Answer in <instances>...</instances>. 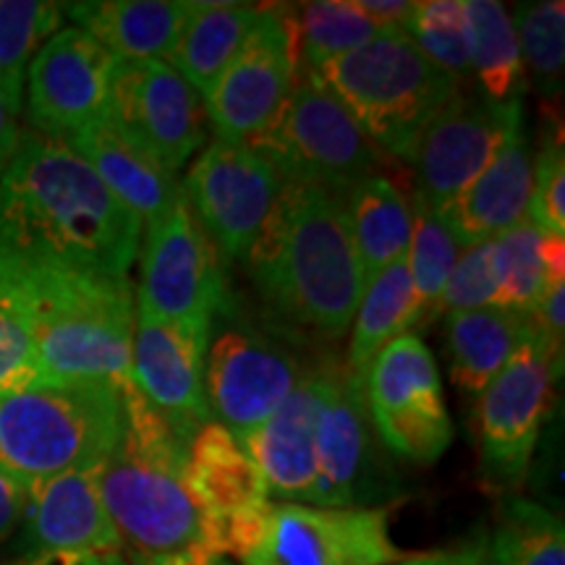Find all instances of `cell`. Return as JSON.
Listing matches in <instances>:
<instances>
[{"label": "cell", "mask_w": 565, "mask_h": 565, "mask_svg": "<svg viewBox=\"0 0 565 565\" xmlns=\"http://www.w3.org/2000/svg\"><path fill=\"white\" fill-rule=\"evenodd\" d=\"M286 183L345 196L377 173L383 152L315 71H299L273 124L249 141Z\"/></svg>", "instance_id": "7"}, {"label": "cell", "mask_w": 565, "mask_h": 565, "mask_svg": "<svg viewBox=\"0 0 565 565\" xmlns=\"http://www.w3.org/2000/svg\"><path fill=\"white\" fill-rule=\"evenodd\" d=\"M356 3L364 17L370 19L380 32H401L414 11V3H408V0H356Z\"/></svg>", "instance_id": "42"}, {"label": "cell", "mask_w": 565, "mask_h": 565, "mask_svg": "<svg viewBox=\"0 0 565 565\" xmlns=\"http://www.w3.org/2000/svg\"><path fill=\"white\" fill-rule=\"evenodd\" d=\"M490 553L498 565H565L563 519L534 500L508 494Z\"/></svg>", "instance_id": "32"}, {"label": "cell", "mask_w": 565, "mask_h": 565, "mask_svg": "<svg viewBox=\"0 0 565 565\" xmlns=\"http://www.w3.org/2000/svg\"><path fill=\"white\" fill-rule=\"evenodd\" d=\"M469 19V74L490 100H521L526 87L524 63L511 11L498 0H463Z\"/></svg>", "instance_id": "30"}, {"label": "cell", "mask_w": 565, "mask_h": 565, "mask_svg": "<svg viewBox=\"0 0 565 565\" xmlns=\"http://www.w3.org/2000/svg\"><path fill=\"white\" fill-rule=\"evenodd\" d=\"M30 484L0 471V545L21 526Z\"/></svg>", "instance_id": "41"}, {"label": "cell", "mask_w": 565, "mask_h": 565, "mask_svg": "<svg viewBox=\"0 0 565 565\" xmlns=\"http://www.w3.org/2000/svg\"><path fill=\"white\" fill-rule=\"evenodd\" d=\"M32 565H129L121 553H105V555H45L30 557Z\"/></svg>", "instance_id": "45"}, {"label": "cell", "mask_w": 565, "mask_h": 565, "mask_svg": "<svg viewBox=\"0 0 565 565\" xmlns=\"http://www.w3.org/2000/svg\"><path fill=\"white\" fill-rule=\"evenodd\" d=\"M412 242H408L406 263L412 275L414 301H416V324L435 320L437 301H440L448 275L454 270L461 246L440 221L433 207L422 200L412 202Z\"/></svg>", "instance_id": "35"}, {"label": "cell", "mask_w": 565, "mask_h": 565, "mask_svg": "<svg viewBox=\"0 0 565 565\" xmlns=\"http://www.w3.org/2000/svg\"><path fill=\"white\" fill-rule=\"evenodd\" d=\"M561 372L563 364L534 330L503 372L479 393V469L492 490L511 494L526 482Z\"/></svg>", "instance_id": "10"}, {"label": "cell", "mask_w": 565, "mask_h": 565, "mask_svg": "<svg viewBox=\"0 0 565 565\" xmlns=\"http://www.w3.org/2000/svg\"><path fill=\"white\" fill-rule=\"evenodd\" d=\"M63 13L118 61L168 58L179 40L186 3L175 0H87Z\"/></svg>", "instance_id": "25"}, {"label": "cell", "mask_w": 565, "mask_h": 565, "mask_svg": "<svg viewBox=\"0 0 565 565\" xmlns=\"http://www.w3.org/2000/svg\"><path fill=\"white\" fill-rule=\"evenodd\" d=\"M204 351L207 343L189 330L137 309L131 383L186 445L212 422L204 393Z\"/></svg>", "instance_id": "20"}, {"label": "cell", "mask_w": 565, "mask_h": 565, "mask_svg": "<svg viewBox=\"0 0 565 565\" xmlns=\"http://www.w3.org/2000/svg\"><path fill=\"white\" fill-rule=\"evenodd\" d=\"M124 435L97 466V487L134 565L210 553L207 521L189 490V445L141 398L124 387ZM217 557V555H215Z\"/></svg>", "instance_id": "3"}, {"label": "cell", "mask_w": 565, "mask_h": 565, "mask_svg": "<svg viewBox=\"0 0 565 565\" xmlns=\"http://www.w3.org/2000/svg\"><path fill=\"white\" fill-rule=\"evenodd\" d=\"M492 267L498 280V307L532 312L550 286L545 233L524 217L492 238Z\"/></svg>", "instance_id": "34"}, {"label": "cell", "mask_w": 565, "mask_h": 565, "mask_svg": "<svg viewBox=\"0 0 565 565\" xmlns=\"http://www.w3.org/2000/svg\"><path fill=\"white\" fill-rule=\"evenodd\" d=\"M445 320L450 374L458 391L471 395L482 393L534 335L532 317L508 307L471 309Z\"/></svg>", "instance_id": "26"}, {"label": "cell", "mask_w": 565, "mask_h": 565, "mask_svg": "<svg viewBox=\"0 0 565 565\" xmlns=\"http://www.w3.org/2000/svg\"><path fill=\"white\" fill-rule=\"evenodd\" d=\"M299 71L294 11L265 6L257 30L202 95L217 139L249 145L263 134L286 105Z\"/></svg>", "instance_id": "12"}, {"label": "cell", "mask_w": 565, "mask_h": 565, "mask_svg": "<svg viewBox=\"0 0 565 565\" xmlns=\"http://www.w3.org/2000/svg\"><path fill=\"white\" fill-rule=\"evenodd\" d=\"M315 487L307 505L380 508L393 494L395 475L374 435L364 380L345 364L315 370Z\"/></svg>", "instance_id": "8"}, {"label": "cell", "mask_w": 565, "mask_h": 565, "mask_svg": "<svg viewBox=\"0 0 565 565\" xmlns=\"http://www.w3.org/2000/svg\"><path fill=\"white\" fill-rule=\"evenodd\" d=\"M68 141L100 175L108 192L139 217L141 228L166 215L183 194L171 168L108 118L87 126Z\"/></svg>", "instance_id": "23"}, {"label": "cell", "mask_w": 565, "mask_h": 565, "mask_svg": "<svg viewBox=\"0 0 565 565\" xmlns=\"http://www.w3.org/2000/svg\"><path fill=\"white\" fill-rule=\"evenodd\" d=\"M429 63L445 74L463 79L469 74V19L463 0H427L414 3V11L404 30Z\"/></svg>", "instance_id": "38"}, {"label": "cell", "mask_w": 565, "mask_h": 565, "mask_svg": "<svg viewBox=\"0 0 565 565\" xmlns=\"http://www.w3.org/2000/svg\"><path fill=\"white\" fill-rule=\"evenodd\" d=\"M343 204L364 282H370L395 259L406 257L414 225L412 202L393 179L374 173L356 183Z\"/></svg>", "instance_id": "28"}, {"label": "cell", "mask_w": 565, "mask_h": 565, "mask_svg": "<svg viewBox=\"0 0 565 565\" xmlns=\"http://www.w3.org/2000/svg\"><path fill=\"white\" fill-rule=\"evenodd\" d=\"M299 66L317 71L377 38L380 30L364 17L356 0H317L294 11Z\"/></svg>", "instance_id": "33"}, {"label": "cell", "mask_w": 565, "mask_h": 565, "mask_svg": "<svg viewBox=\"0 0 565 565\" xmlns=\"http://www.w3.org/2000/svg\"><path fill=\"white\" fill-rule=\"evenodd\" d=\"M139 565H233L225 557H215L210 553H196L186 557H175V561H160V563H139Z\"/></svg>", "instance_id": "46"}, {"label": "cell", "mask_w": 565, "mask_h": 565, "mask_svg": "<svg viewBox=\"0 0 565 565\" xmlns=\"http://www.w3.org/2000/svg\"><path fill=\"white\" fill-rule=\"evenodd\" d=\"M61 24V3L0 0V95L17 108H24L26 68Z\"/></svg>", "instance_id": "31"}, {"label": "cell", "mask_w": 565, "mask_h": 565, "mask_svg": "<svg viewBox=\"0 0 565 565\" xmlns=\"http://www.w3.org/2000/svg\"><path fill=\"white\" fill-rule=\"evenodd\" d=\"M526 217L547 236H565V152L561 118H550L534 154V181Z\"/></svg>", "instance_id": "39"}, {"label": "cell", "mask_w": 565, "mask_h": 565, "mask_svg": "<svg viewBox=\"0 0 565 565\" xmlns=\"http://www.w3.org/2000/svg\"><path fill=\"white\" fill-rule=\"evenodd\" d=\"M108 121L147 147L173 173L200 152L207 137L202 97L168 61H118Z\"/></svg>", "instance_id": "17"}, {"label": "cell", "mask_w": 565, "mask_h": 565, "mask_svg": "<svg viewBox=\"0 0 565 565\" xmlns=\"http://www.w3.org/2000/svg\"><path fill=\"white\" fill-rule=\"evenodd\" d=\"M429 565H498L490 553V540H475L456 550L433 553Z\"/></svg>", "instance_id": "44"}, {"label": "cell", "mask_w": 565, "mask_h": 565, "mask_svg": "<svg viewBox=\"0 0 565 565\" xmlns=\"http://www.w3.org/2000/svg\"><path fill=\"white\" fill-rule=\"evenodd\" d=\"M19 116H21V108H17V105L9 103L3 95H0V175L6 173V168H9L13 152H17L19 147V139H21Z\"/></svg>", "instance_id": "43"}, {"label": "cell", "mask_w": 565, "mask_h": 565, "mask_svg": "<svg viewBox=\"0 0 565 565\" xmlns=\"http://www.w3.org/2000/svg\"><path fill=\"white\" fill-rule=\"evenodd\" d=\"M524 121V100L498 103L458 89L424 129L412 166L416 200L435 212L484 171L515 126Z\"/></svg>", "instance_id": "16"}, {"label": "cell", "mask_w": 565, "mask_h": 565, "mask_svg": "<svg viewBox=\"0 0 565 565\" xmlns=\"http://www.w3.org/2000/svg\"><path fill=\"white\" fill-rule=\"evenodd\" d=\"M303 377L299 359L252 324L225 322L207 341L204 393L212 422L238 443L263 427Z\"/></svg>", "instance_id": "13"}, {"label": "cell", "mask_w": 565, "mask_h": 565, "mask_svg": "<svg viewBox=\"0 0 565 565\" xmlns=\"http://www.w3.org/2000/svg\"><path fill=\"white\" fill-rule=\"evenodd\" d=\"M429 557H433V553H427V555H406L404 561H398V563H393V565H429Z\"/></svg>", "instance_id": "47"}, {"label": "cell", "mask_w": 565, "mask_h": 565, "mask_svg": "<svg viewBox=\"0 0 565 565\" xmlns=\"http://www.w3.org/2000/svg\"><path fill=\"white\" fill-rule=\"evenodd\" d=\"M404 557L385 508L273 503L263 545L242 565H393Z\"/></svg>", "instance_id": "19"}, {"label": "cell", "mask_w": 565, "mask_h": 565, "mask_svg": "<svg viewBox=\"0 0 565 565\" xmlns=\"http://www.w3.org/2000/svg\"><path fill=\"white\" fill-rule=\"evenodd\" d=\"M118 58L79 26H61L26 68L24 108L30 129L71 139L108 116Z\"/></svg>", "instance_id": "18"}, {"label": "cell", "mask_w": 565, "mask_h": 565, "mask_svg": "<svg viewBox=\"0 0 565 565\" xmlns=\"http://www.w3.org/2000/svg\"><path fill=\"white\" fill-rule=\"evenodd\" d=\"M13 565H32V561H30V557H24V561H19V563H13Z\"/></svg>", "instance_id": "48"}, {"label": "cell", "mask_w": 565, "mask_h": 565, "mask_svg": "<svg viewBox=\"0 0 565 565\" xmlns=\"http://www.w3.org/2000/svg\"><path fill=\"white\" fill-rule=\"evenodd\" d=\"M383 154L412 162L424 129L458 92L404 32H380L364 47L315 71Z\"/></svg>", "instance_id": "6"}, {"label": "cell", "mask_w": 565, "mask_h": 565, "mask_svg": "<svg viewBox=\"0 0 565 565\" xmlns=\"http://www.w3.org/2000/svg\"><path fill=\"white\" fill-rule=\"evenodd\" d=\"M498 307V280H494L492 267V242H482L466 246L458 254L454 270L445 282L440 301H437V315L471 312V309Z\"/></svg>", "instance_id": "40"}, {"label": "cell", "mask_w": 565, "mask_h": 565, "mask_svg": "<svg viewBox=\"0 0 565 565\" xmlns=\"http://www.w3.org/2000/svg\"><path fill=\"white\" fill-rule=\"evenodd\" d=\"M124 387L34 383L0 395V471L32 484L97 469L124 435Z\"/></svg>", "instance_id": "5"}, {"label": "cell", "mask_w": 565, "mask_h": 565, "mask_svg": "<svg viewBox=\"0 0 565 565\" xmlns=\"http://www.w3.org/2000/svg\"><path fill=\"white\" fill-rule=\"evenodd\" d=\"M246 270L267 312L288 330L343 338L366 286L343 196L286 183L246 254Z\"/></svg>", "instance_id": "2"}, {"label": "cell", "mask_w": 565, "mask_h": 565, "mask_svg": "<svg viewBox=\"0 0 565 565\" xmlns=\"http://www.w3.org/2000/svg\"><path fill=\"white\" fill-rule=\"evenodd\" d=\"M524 74L545 97L563 92L565 66V6L561 0L524 3L513 13Z\"/></svg>", "instance_id": "36"}, {"label": "cell", "mask_w": 565, "mask_h": 565, "mask_svg": "<svg viewBox=\"0 0 565 565\" xmlns=\"http://www.w3.org/2000/svg\"><path fill=\"white\" fill-rule=\"evenodd\" d=\"M315 372H307L288 401L242 445L263 475L267 498L278 503H307L315 487Z\"/></svg>", "instance_id": "24"}, {"label": "cell", "mask_w": 565, "mask_h": 565, "mask_svg": "<svg viewBox=\"0 0 565 565\" xmlns=\"http://www.w3.org/2000/svg\"><path fill=\"white\" fill-rule=\"evenodd\" d=\"M42 383L32 303L19 275L0 265V395Z\"/></svg>", "instance_id": "37"}, {"label": "cell", "mask_w": 565, "mask_h": 565, "mask_svg": "<svg viewBox=\"0 0 565 565\" xmlns=\"http://www.w3.org/2000/svg\"><path fill=\"white\" fill-rule=\"evenodd\" d=\"M374 435L395 458L429 466L454 443L443 377L419 335H398L374 356L364 374Z\"/></svg>", "instance_id": "11"}, {"label": "cell", "mask_w": 565, "mask_h": 565, "mask_svg": "<svg viewBox=\"0 0 565 565\" xmlns=\"http://www.w3.org/2000/svg\"><path fill=\"white\" fill-rule=\"evenodd\" d=\"M534 181V147L521 121L503 141L484 171L456 200L437 210L461 249L519 225L526 217Z\"/></svg>", "instance_id": "22"}, {"label": "cell", "mask_w": 565, "mask_h": 565, "mask_svg": "<svg viewBox=\"0 0 565 565\" xmlns=\"http://www.w3.org/2000/svg\"><path fill=\"white\" fill-rule=\"evenodd\" d=\"M141 223L68 139L21 131L0 175V265L129 278Z\"/></svg>", "instance_id": "1"}, {"label": "cell", "mask_w": 565, "mask_h": 565, "mask_svg": "<svg viewBox=\"0 0 565 565\" xmlns=\"http://www.w3.org/2000/svg\"><path fill=\"white\" fill-rule=\"evenodd\" d=\"M286 186L249 145L215 139L192 162L181 192L196 223L228 259H246Z\"/></svg>", "instance_id": "14"}, {"label": "cell", "mask_w": 565, "mask_h": 565, "mask_svg": "<svg viewBox=\"0 0 565 565\" xmlns=\"http://www.w3.org/2000/svg\"><path fill=\"white\" fill-rule=\"evenodd\" d=\"M186 479L207 521L212 555L249 561L267 534L273 500L244 445L223 424H204L189 443Z\"/></svg>", "instance_id": "15"}, {"label": "cell", "mask_w": 565, "mask_h": 565, "mask_svg": "<svg viewBox=\"0 0 565 565\" xmlns=\"http://www.w3.org/2000/svg\"><path fill=\"white\" fill-rule=\"evenodd\" d=\"M95 471H66L30 484L19 526L24 557L121 553L124 542L105 511Z\"/></svg>", "instance_id": "21"}, {"label": "cell", "mask_w": 565, "mask_h": 565, "mask_svg": "<svg viewBox=\"0 0 565 565\" xmlns=\"http://www.w3.org/2000/svg\"><path fill=\"white\" fill-rule=\"evenodd\" d=\"M263 13L265 6L186 3V21L168 63L202 97L246 45Z\"/></svg>", "instance_id": "27"}, {"label": "cell", "mask_w": 565, "mask_h": 565, "mask_svg": "<svg viewBox=\"0 0 565 565\" xmlns=\"http://www.w3.org/2000/svg\"><path fill=\"white\" fill-rule=\"evenodd\" d=\"M416 324V301L406 257L395 259L364 286L356 317L351 324V343L345 366L364 380L366 370L387 343Z\"/></svg>", "instance_id": "29"}, {"label": "cell", "mask_w": 565, "mask_h": 565, "mask_svg": "<svg viewBox=\"0 0 565 565\" xmlns=\"http://www.w3.org/2000/svg\"><path fill=\"white\" fill-rule=\"evenodd\" d=\"M13 273L24 282L32 303L42 383L131 385L137 299L129 278L53 270Z\"/></svg>", "instance_id": "4"}, {"label": "cell", "mask_w": 565, "mask_h": 565, "mask_svg": "<svg viewBox=\"0 0 565 565\" xmlns=\"http://www.w3.org/2000/svg\"><path fill=\"white\" fill-rule=\"evenodd\" d=\"M134 299L139 312L210 341L225 303L223 265L183 194L166 215L145 225Z\"/></svg>", "instance_id": "9"}]
</instances>
